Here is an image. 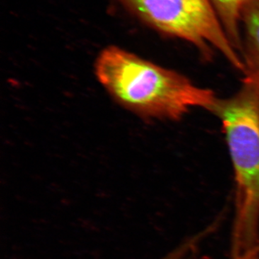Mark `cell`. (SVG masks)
<instances>
[{"instance_id":"cell-1","label":"cell","mask_w":259,"mask_h":259,"mask_svg":"<svg viewBox=\"0 0 259 259\" xmlns=\"http://www.w3.org/2000/svg\"><path fill=\"white\" fill-rule=\"evenodd\" d=\"M97 80L115 101L148 118L178 120L194 108L212 112L218 97L184 75L115 47L95 64Z\"/></svg>"},{"instance_id":"cell-2","label":"cell","mask_w":259,"mask_h":259,"mask_svg":"<svg viewBox=\"0 0 259 259\" xmlns=\"http://www.w3.org/2000/svg\"><path fill=\"white\" fill-rule=\"evenodd\" d=\"M212 112L222 123L236 185L231 250L248 256L259 241V83L243 79Z\"/></svg>"},{"instance_id":"cell-3","label":"cell","mask_w":259,"mask_h":259,"mask_svg":"<svg viewBox=\"0 0 259 259\" xmlns=\"http://www.w3.org/2000/svg\"><path fill=\"white\" fill-rule=\"evenodd\" d=\"M151 28L192 44L205 59L221 52L243 72L241 54L227 35L211 0H117Z\"/></svg>"},{"instance_id":"cell-4","label":"cell","mask_w":259,"mask_h":259,"mask_svg":"<svg viewBox=\"0 0 259 259\" xmlns=\"http://www.w3.org/2000/svg\"><path fill=\"white\" fill-rule=\"evenodd\" d=\"M244 79L259 83V0H248L240 20Z\"/></svg>"},{"instance_id":"cell-5","label":"cell","mask_w":259,"mask_h":259,"mask_svg":"<svg viewBox=\"0 0 259 259\" xmlns=\"http://www.w3.org/2000/svg\"><path fill=\"white\" fill-rule=\"evenodd\" d=\"M248 0H211L233 47L239 54L241 49L240 20L242 10Z\"/></svg>"},{"instance_id":"cell-6","label":"cell","mask_w":259,"mask_h":259,"mask_svg":"<svg viewBox=\"0 0 259 259\" xmlns=\"http://www.w3.org/2000/svg\"><path fill=\"white\" fill-rule=\"evenodd\" d=\"M210 237V232L207 228L187 237L175 248L159 259H196L198 256L202 244Z\"/></svg>"},{"instance_id":"cell-7","label":"cell","mask_w":259,"mask_h":259,"mask_svg":"<svg viewBox=\"0 0 259 259\" xmlns=\"http://www.w3.org/2000/svg\"><path fill=\"white\" fill-rule=\"evenodd\" d=\"M259 258V241L253 250L250 251L247 258L248 259H257Z\"/></svg>"},{"instance_id":"cell-8","label":"cell","mask_w":259,"mask_h":259,"mask_svg":"<svg viewBox=\"0 0 259 259\" xmlns=\"http://www.w3.org/2000/svg\"><path fill=\"white\" fill-rule=\"evenodd\" d=\"M257 259H259V258H257Z\"/></svg>"}]
</instances>
